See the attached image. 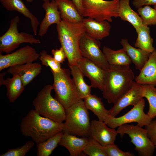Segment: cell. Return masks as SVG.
<instances>
[{
  "instance_id": "6da1fadb",
  "label": "cell",
  "mask_w": 156,
  "mask_h": 156,
  "mask_svg": "<svg viewBox=\"0 0 156 156\" xmlns=\"http://www.w3.org/2000/svg\"><path fill=\"white\" fill-rule=\"evenodd\" d=\"M20 126L22 134L31 138L37 144L62 131L64 123L43 117L32 109L23 118Z\"/></svg>"
},
{
  "instance_id": "7a4b0ae2",
  "label": "cell",
  "mask_w": 156,
  "mask_h": 156,
  "mask_svg": "<svg viewBox=\"0 0 156 156\" xmlns=\"http://www.w3.org/2000/svg\"><path fill=\"white\" fill-rule=\"evenodd\" d=\"M134 78L129 66L110 65L107 70L103 97L109 103L114 104L130 89Z\"/></svg>"
},
{
  "instance_id": "3957f363",
  "label": "cell",
  "mask_w": 156,
  "mask_h": 156,
  "mask_svg": "<svg viewBox=\"0 0 156 156\" xmlns=\"http://www.w3.org/2000/svg\"><path fill=\"white\" fill-rule=\"evenodd\" d=\"M58 38L66 56L69 66L77 64L83 57L79 42L86 32L82 23H73L64 20L56 25Z\"/></svg>"
},
{
  "instance_id": "277c9868",
  "label": "cell",
  "mask_w": 156,
  "mask_h": 156,
  "mask_svg": "<svg viewBox=\"0 0 156 156\" xmlns=\"http://www.w3.org/2000/svg\"><path fill=\"white\" fill-rule=\"evenodd\" d=\"M63 133L89 137L90 122L88 109L83 99H80L66 109Z\"/></svg>"
},
{
  "instance_id": "5b68a950",
  "label": "cell",
  "mask_w": 156,
  "mask_h": 156,
  "mask_svg": "<svg viewBox=\"0 0 156 156\" xmlns=\"http://www.w3.org/2000/svg\"><path fill=\"white\" fill-rule=\"evenodd\" d=\"M52 85L44 86L39 91L32 103L35 110L39 114L59 122H63L66 116V109L51 95Z\"/></svg>"
},
{
  "instance_id": "8992f818",
  "label": "cell",
  "mask_w": 156,
  "mask_h": 156,
  "mask_svg": "<svg viewBox=\"0 0 156 156\" xmlns=\"http://www.w3.org/2000/svg\"><path fill=\"white\" fill-rule=\"evenodd\" d=\"M51 71L53 77L52 86L55 93V98L65 109L81 99L70 77V71L69 69L62 68L58 73Z\"/></svg>"
},
{
  "instance_id": "52a82bcc",
  "label": "cell",
  "mask_w": 156,
  "mask_h": 156,
  "mask_svg": "<svg viewBox=\"0 0 156 156\" xmlns=\"http://www.w3.org/2000/svg\"><path fill=\"white\" fill-rule=\"evenodd\" d=\"M119 0H82V15L98 21H112L118 17Z\"/></svg>"
},
{
  "instance_id": "ba28073f",
  "label": "cell",
  "mask_w": 156,
  "mask_h": 156,
  "mask_svg": "<svg viewBox=\"0 0 156 156\" xmlns=\"http://www.w3.org/2000/svg\"><path fill=\"white\" fill-rule=\"evenodd\" d=\"M19 21L18 16L12 18L7 31L0 36V52L9 53L23 43H41L40 40L35 38L33 35L25 32H19L18 24Z\"/></svg>"
},
{
  "instance_id": "9c48e42d",
  "label": "cell",
  "mask_w": 156,
  "mask_h": 156,
  "mask_svg": "<svg viewBox=\"0 0 156 156\" xmlns=\"http://www.w3.org/2000/svg\"><path fill=\"white\" fill-rule=\"evenodd\" d=\"M117 131L121 137L127 134L135 149L141 156H152L155 147L148 138L146 129L138 125L125 124L117 127Z\"/></svg>"
},
{
  "instance_id": "30bf717a",
  "label": "cell",
  "mask_w": 156,
  "mask_h": 156,
  "mask_svg": "<svg viewBox=\"0 0 156 156\" xmlns=\"http://www.w3.org/2000/svg\"><path fill=\"white\" fill-rule=\"evenodd\" d=\"M130 111L124 115L118 117H107L105 122L109 127L116 128L124 124L137 122V125L142 127L148 125L153 119L144 112L145 101L142 98L141 101Z\"/></svg>"
},
{
  "instance_id": "8fae6325",
  "label": "cell",
  "mask_w": 156,
  "mask_h": 156,
  "mask_svg": "<svg viewBox=\"0 0 156 156\" xmlns=\"http://www.w3.org/2000/svg\"><path fill=\"white\" fill-rule=\"evenodd\" d=\"M99 40L93 38L85 32L79 42V48L83 57L92 61L101 68L108 70L110 65L100 49Z\"/></svg>"
},
{
  "instance_id": "7c38bea8",
  "label": "cell",
  "mask_w": 156,
  "mask_h": 156,
  "mask_svg": "<svg viewBox=\"0 0 156 156\" xmlns=\"http://www.w3.org/2000/svg\"><path fill=\"white\" fill-rule=\"evenodd\" d=\"M0 52V71L16 65L33 62L39 58V53L29 45L22 47L15 51L3 55Z\"/></svg>"
},
{
  "instance_id": "4fadbf2b",
  "label": "cell",
  "mask_w": 156,
  "mask_h": 156,
  "mask_svg": "<svg viewBox=\"0 0 156 156\" xmlns=\"http://www.w3.org/2000/svg\"><path fill=\"white\" fill-rule=\"evenodd\" d=\"M84 76L90 81L92 88L103 91L106 77L107 70L99 67L95 63L83 57L77 62Z\"/></svg>"
},
{
  "instance_id": "5bb4252c",
  "label": "cell",
  "mask_w": 156,
  "mask_h": 156,
  "mask_svg": "<svg viewBox=\"0 0 156 156\" xmlns=\"http://www.w3.org/2000/svg\"><path fill=\"white\" fill-rule=\"evenodd\" d=\"M143 98L142 84L134 81L130 89L121 97L109 110V115L116 117L124 108L137 104Z\"/></svg>"
},
{
  "instance_id": "9a60e30c",
  "label": "cell",
  "mask_w": 156,
  "mask_h": 156,
  "mask_svg": "<svg viewBox=\"0 0 156 156\" xmlns=\"http://www.w3.org/2000/svg\"><path fill=\"white\" fill-rule=\"evenodd\" d=\"M118 134L116 130L109 127L103 121L94 120L91 121L89 137L103 146L114 144Z\"/></svg>"
},
{
  "instance_id": "2e32d148",
  "label": "cell",
  "mask_w": 156,
  "mask_h": 156,
  "mask_svg": "<svg viewBox=\"0 0 156 156\" xmlns=\"http://www.w3.org/2000/svg\"><path fill=\"white\" fill-rule=\"evenodd\" d=\"M42 7L45 10V14L39 26L38 35L40 37L44 36L47 33L51 25L54 24L57 25L62 20L55 0L44 1Z\"/></svg>"
},
{
  "instance_id": "e0dca14e",
  "label": "cell",
  "mask_w": 156,
  "mask_h": 156,
  "mask_svg": "<svg viewBox=\"0 0 156 156\" xmlns=\"http://www.w3.org/2000/svg\"><path fill=\"white\" fill-rule=\"evenodd\" d=\"M42 69L41 64L33 62L12 66L9 68L7 72L19 76L25 86L41 73Z\"/></svg>"
},
{
  "instance_id": "ac0fdd59",
  "label": "cell",
  "mask_w": 156,
  "mask_h": 156,
  "mask_svg": "<svg viewBox=\"0 0 156 156\" xmlns=\"http://www.w3.org/2000/svg\"><path fill=\"white\" fill-rule=\"evenodd\" d=\"M86 33L90 37L101 40L110 34L111 26L107 21H98L92 18L85 17L82 22Z\"/></svg>"
},
{
  "instance_id": "d6986e66",
  "label": "cell",
  "mask_w": 156,
  "mask_h": 156,
  "mask_svg": "<svg viewBox=\"0 0 156 156\" xmlns=\"http://www.w3.org/2000/svg\"><path fill=\"white\" fill-rule=\"evenodd\" d=\"M135 79L140 84L156 86V49L151 53L148 59Z\"/></svg>"
},
{
  "instance_id": "ffe728a7",
  "label": "cell",
  "mask_w": 156,
  "mask_h": 156,
  "mask_svg": "<svg viewBox=\"0 0 156 156\" xmlns=\"http://www.w3.org/2000/svg\"><path fill=\"white\" fill-rule=\"evenodd\" d=\"M77 136L63 133L59 144L68 150L71 156L81 155L89 140V137L79 138Z\"/></svg>"
},
{
  "instance_id": "44dd1931",
  "label": "cell",
  "mask_w": 156,
  "mask_h": 156,
  "mask_svg": "<svg viewBox=\"0 0 156 156\" xmlns=\"http://www.w3.org/2000/svg\"><path fill=\"white\" fill-rule=\"evenodd\" d=\"M3 7L10 11H16L23 14L30 20L33 31L37 35L39 21L21 0H0Z\"/></svg>"
},
{
  "instance_id": "7402d4cb",
  "label": "cell",
  "mask_w": 156,
  "mask_h": 156,
  "mask_svg": "<svg viewBox=\"0 0 156 156\" xmlns=\"http://www.w3.org/2000/svg\"><path fill=\"white\" fill-rule=\"evenodd\" d=\"M4 72L0 74V85H4L7 88V96L10 103L14 102L19 97L25 89L21 79L18 75L11 78H4Z\"/></svg>"
},
{
  "instance_id": "603a6c76",
  "label": "cell",
  "mask_w": 156,
  "mask_h": 156,
  "mask_svg": "<svg viewBox=\"0 0 156 156\" xmlns=\"http://www.w3.org/2000/svg\"><path fill=\"white\" fill-rule=\"evenodd\" d=\"M120 43L136 69L140 71L148 60L150 53L141 49L133 47L125 38H122Z\"/></svg>"
},
{
  "instance_id": "cb8c5ba5",
  "label": "cell",
  "mask_w": 156,
  "mask_h": 156,
  "mask_svg": "<svg viewBox=\"0 0 156 156\" xmlns=\"http://www.w3.org/2000/svg\"><path fill=\"white\" fill-rule=\"evenodd\" d=\"M60 12L62 19L77 23L82 22L83 17L79 13L71 0H55Z\"/></svg>"
},
{
  "instance_id": "d4e9b609",
  "label": "cell",
  "mask_w": 156,
  "mask_h": 156,
  "mask_svg": "<svg viewBox=\"0 0 156 156\" xmlns=\"http://www.w3.org/2000/svg\"><path fill=\"white\" fill-rule=\"evenodd\" d=\"M69 67L77 91L80 98L83 99L91 94L92 87L85 83L84 75L77 64Z\"/></svg>"
},
{
  "instance_id": "484cf974",
  "label": "cell",
  "mask_w": 156,
  "mask_h": 156,
  "mask_svg": "<svg viewBox=\"0 0 156 156\" xmlns=\"http://www.w3.org/2000/svg\"><path fill=\"white\" fill-rule=\"evenodd\" d=\"M118 17L130 23L135 29L143 25L138 14L131 7L130 0H119Z\"/></svg>"
},
{
  "instance_id": "4316f807",
  "label": "cell",
  "mask_w": 156,
  "mask_h": 156,
  "mask_svg": "<svg viewBox=\"0 0 156 156\" xmlns=\"http://www.w3.org/2000/svg\"><path fill=\"white\" fill-rule=\"evenodd\" d=\"M103 52L110 65L129 66L131 62L125 49L115 50L104 46Z\"/></svg>"
},
{
  "instance_id": "83f0119b",
  "label": "cell",
  "mask_w": 156,
  "mask_h": 156,
  "mask_svg": "<svg viewBox=\"0 0 156 156\" xmlns=\"http://www.w3.org/2000/svg\"><path fill=\"white\" fill-rule=\"evenodd\" d=\"M135 29L138 37L135 43V47L150 53L152 52L155 49L153 46V39L151 36L148 26L143 24Z\"/></svg>"
},
{
  "instance_id": "f1b7e54d",
  "label": "cell",
  "mask_w": 156,
  "mask_h": 156,
  "mask_svg": "<svg viewBox=\"0 0 156 156\" xmlns=\"http://www.w3.org/2000/svg\"><path fill=\"white\" fill-rule=\"evenodd\" d=\"M83 100L86 108L92 111L98 117L99 120L104 121L109 115V110L105 108L100 97L91 94Z\"/></svg>"
},
{
  "instance_id": "f546056e",
  "label": "cell",
  "mask_w": 156,
  "mask_h": 156,
  "mask_svg": "<svg viewBox=\"0 0 156 156\" xmlns=\"http://www.w3.org/2000/svg\"><path fill=\"white\" fill-rule=\"evenodd\" d=\"M63 133V131L60 132L46 141L37 144V156H49L59 145Z\"/></svg>"
},
{
  "instance_id": "4dcf8cb0",
  "label": "cell",
  "mask_w": 156,
  "mask_h": 156,
  "mask_svg": "<svg viewBox=\"0 0 156 156\" xmlns=\"http://www.w3.org/2000/svg\"><path fill=\"white\" fill-rule=\"evenodd\" d=\"M143 96L147 100L149 109L148 115L152 118L156 117V88L155 86L148 84H142Z\"/></svg>"
},
{
  "instance_id": "1f68e13d",
  "label": "cell",
  "mask_w": 156,
  "mask_h": 156,
  "mask_svg": "<svg viewBox=\"0 0 156 156\" xmlns=\"http://www.w3.org/2000/svg\"><path fill=\"white\" fill-rule=\"evenodd\" d=\"M143 24L147 26L156 25V9L148 5L138 8Z\"/></svg>"
},
{
  "instance_id": "d6a6232c",
  "label": "cell",
  "mask_w": 156,
  "mask_h": 156,
  "mask_svg": "<svg viewBox=\"0 0 156 156\" xmlns=\"http://www.w3.org/2000/svg\"><path fill=\"white\" fill-rule=\"evenodd\" d=\"M39 59L42 65L49 67L51 71L54 73L60 72L62 69L61 64L56 62L53 57L48 54L46 51L42 50L39 53Z\"/></svg>"
},
{
  "instance_id": "836d02e7",
  "label": "cell",
  "mask_w": 156,
  "mask_h": 156,
  "mask_svg": "<svg viewBox=\"0 0 156 156\" xmlns=\"http://www.w3.org/2000/svg\"><path fill=\"white\" fill-rule=\"evenodd\" d=\"M83 152L90 156H107L103 146L98 142L90 138Z\"/></svg>"
},
{
  "instance_id": "e575fe53",
  "label": "cell",
  "mask_w": 156,
  "mask_h": 156,
  "mask_svg": "<svg viewBox=\"0 0 156 156\" xmlns=\"http://www.w3.org/2000/svg\"><path fill=\"white\" fill-rule=\"evenodd\" d=\"M35 142L33 141L27 142L25 144L20 147L9 149L0 156H25L34 146Z\"/></svg>"
},
{
  "instance_id": "d590c367",
  "label": "cell",
  "mask_w": 156,
  "mask_h": 156,
  "mask_svg": "<svg viewBox=\"0 0 156 156\" xmlns=\"http://www.w3.org/2000/svg\"><path fill=\"white\" fill-rule=\"evenodd\" d=\"M107 156H133L134 154L129 152H124L120 149L114 144L103 146Z\"/></svg>"
},
{
  "instance_id": "8d00e7d4",
  "label": "cell",
  "mask_w": 156,
  "mask_h": 156,
  "mask_svg": "<svg viewBox=\"0 0 156 156\" xmlns=\"http://www.w3.org/2000/svg\"><path fill=\"white\" fill-rule=\"evenodd\" d=\"M147 135L156 148V119L152 120L150 123L145 126Z\"/></svg>"
},
{
  "instance_id": "74e56055",
  "label": "cell",
  "mask_w": 156,
  "mask_h": 156,
  "mask_svg": "<svg viewBox=\"0 0 156 156\" xmlns=\"http://www.w3.org/2000/svg\"><path fill=\"white\" fill-rule=\"evenodd\" d=\"M51 53L55 60L60 64L63 63L67 58L66 53L61 47L59 49H52Z\"/></svg>"
},
{
  "instance_id": "f35d334b",
  "label": "cell",
  "mask_w": 156,
  "mask_h": 156,
  "mask_svg": "<svg viewBox=\"0 0 156 156\" xmlns=\"http://www.w3.org/2000/svg\"><path fill=\"white\" fill-rule=\"evenodd\" d=\"M133 4L137 8L143 6L156 5V0H133Z\"/></svg>"
},
{
  "instance_id": "ab89813d",
  "label": "cell",
  "mask_w": 156,
  "mask_h": 156,
  "mask_svg": "<svg viewBox=\"0 0 156 156\" xmlns=\"http://www.w3.org/2000/svg\"><path fill=\"white\" fill-rule=\"evenodd\" d=\"M71 0L76 7L79 13L82 15V0Z\"/></svg>"
},
{
  "instance_id": "60d3db41",
  "label": "cell",
  "mask_w": 156,
  "mask_h": 156,
  "mask_svg": "<svg viewBox=\"0 0 156 156\" xmlns=\"http://www.w3.org/2000/svg\"><path fill=\"white\" fill-rule=\"evenodd\" d=\"M27 1L29 2H32L33 0H26ZM44 1H47L48 0H42Z\"/></svg>"
},
{
  "instance_id": "b9f144b4",
  "label": "cell",
  "mask_w": 156,
  "mask_h": 156,
  "mask_svg": "<svg viewBox=\"0 0 156 156\" xmlns=\"http://www.w3.org/2000/svg\"><path fill=\"white\" fill-rule=\"evenodd\" d=\"M154 8L156 9V5H154Z\"/></svg>"
}]
</instances>
